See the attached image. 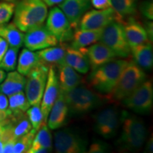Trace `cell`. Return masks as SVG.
Returning <instances> with one entry per match:
<instances>
[{"label": "cell", "instance_id": "obj_1", "mask_svg": "<svg viewBox=\"0 0 153 153\" xmlns=\"http://www.w3.org/2000/svg\"><path fill=\"white\" fill-rule=\"evenodd\" d=\"M16 3L14 23L22 32L41 26L46 20L48 6L43 0H18Z\"/></svg>", "mask_w": 153, "mask_h": 153}, {"label": "cell", "instance_id": "obj_2", "mask_svg": "<svg viewBox=\"0 0 153 153\" xmlns=\"http://www.w3.org/2000/svg\"><path fill=\"white\" fill-rule=\"evenodd\" d=\"M122 131L117 145L120 150L134 151L144 145L147 138V129L142 120L122 111Z\"/></svg>", "mask_w": 153, "mask_h": 153}, {"label": "cell", "instance_id": "obj_3", "mask_svg": "<svg viewBox=\"0 0 153 153\" xmlns=\"http://www.w3.org/2000/svg\"><path fill=\"white\" fill-rule=\"evenodd\" d=\"M128 63L127 60L115 59L105 63L92 70L89 76V85L99 92L108 94L116 86Z\"/></svg>", "mask_w": 153, "mask_h": 153}, {"label": "cell", "instance_id": "obj_4", "mask_svg": "<svg viewBox=\"0 0 153 153\" xmlns=\"http://www.w3.org/2000/svg\"><path fill=\"white\" fill-rule=\"evenodd\" d=\"M146 74L144 70L134 62H128L120 74L113 90L107 94L105 99L112 102L123 101L131 95L145 80Z\"/></svg>", "mask_w": 153, "mask_h": 153}, {"label": "cell", "instance_id": "obj_5", "mask_svg": "<svg viewBox=\"0 0 153 153\" xmlns=\"http://www.w3.org/2000/svg\"><path fill=\"white\" fill-rule=\"evenodd\" d=\"M62 93L70 115L87 114L100 106L103 99L91 89L83 86H77Z\"/></svg>", "mask_w": 153, "mask_h": 153}, {"label": "cell", "instance_id": "obj_6", "mask_svg": "<svg viewBox=\"0 0 153 153\" xmlns=\"http://www.w3.org/2000/svg\"><path fill=\"white\" fill-rule=\"evenodd\" d=\"M101 43L109 48L116 57H127L131 55L129 46L125 36L123 23L114 21L103 28Z\"/></svg>", "mask_w": 153, "mask_h": 153}, {"label": "cell", "instance_id": "obj_7", "mask_svg": "<svg viewBox=\"0 0 153 153\" xmlns=\"http://www.w3.org/2000/svg\"><path fill=\"white\" fill-rule=\"evenodd\" d=\"M48 70V66L41 63L32 69L26 75L25 92L30 106L41 105Z\"/></svg>", "mask_w": 153, "mask_h": 153}, {"label": "cell", "instance_id": "obj_8", "mask_svg": "<svg viewBox=\"0 0 153 153\" xmlns=\"http://www.w3.org/2000/svg\"><path fill=\"white\" fill-rule=\"evenodd\" d=\"M45 27L60 43L71 41L74 29L65 14L58 7H53L50 10Z\"/></svg>", "mask_w": 153, "mask_h": 153}, {"label": "cell", "instance_id": "obj_9", "mask_svg": "<svg viewBox=\"0 0 153 153\" xmlns=\"http://www.w3.org/2000/svg\"><path fill=\"white\" fill-rule=\"evenodd\" d=\"M123 104L137 114H146L152 109L153 87L152 82L145 80L128 97L124 99Z\"/></svg>", "mask_w": 153, "mask_h": 153}, {"label": "cell", "instance_id": "obj_10", "mask_svg": "<svg viewBox=\"0 0 153 153\" xmlns=\"http://www.w3.org/2000/svg\"><path fill=\"white\" fill-rule=\"evenodd\" d=\"M54 146L58 153H82L87 150V141L79 134L64 129L55 133Z\"/></svg>", "mask_w": 153, "mask_h": 153}, {"label": "cell", "instance_id": "obj_11", "mask_svg": "<svg viewBox=\"0 0 153 153\" xmlns=\"http://www.w3.org/2000/svg\"><path fill=\"white\" fill-rule=\"evenodd\" d=\"M114 21L122 22L114 9L88 10L80 19L79 28L85 30L101 29ZM123 23V22H122Z\"/></svg>", "mask_w": 153, "mask_h": 153}, {"label": "cell", "instance_id": "obj_12", "mask_svg": "<svg viewBox=\"0 0 153 153\" xmlns=\"http://www.w3.org/2000/svg\"><path fill=\"white\" fill-rule=\"evenodd\" d=\"M58 41L52 35L45 26H37L28 31L24 35V44L26 48L32 51L47 48L57 45Z\"/></svg>", "mask_w": 153, "mask_h": 153}, {"label": "cell", "instance_id": "obj_13", "mask_svg": "<svg viewBox=\"0 0 153 153\" xmlns=\"http://www.w3.org/2000/svg\"><path fill=\"white\" fill-rule=\"evenodd\" d=\"M60 85L57 72L54 67L50 66L46 85L41 102V109L43 116L44 123H46L49 113L60 93Z\"/></svg>", "mask_w": 153, "mask_h": 153}, {"label": "cell", "instance_id": "obj_14", "mask_svg": "<svg viewBox=\"0 0 153 153\" xmlns=\"http://www.w3.org/2000/svg\"><path fill=\"white\" fill-rule=\"evenodd\" d=\"M79 50L87 56L91 70H94L116 57L111 50L101 42L94 43L90 46L89 45L88 48H82Z\"/></svg>", "mask_w": 153, "mask_h": 153}, {"label": "cell", "instance_id": "obj_15", "mask_svg": "<svg viewBox=\"0 0 153 153\" xmlns=\"http://www.w3.org/2000/svg\"><path fill=\"white\" fill-rule=\"evenodd\" d=\"M58 7L63 11L72 28H77L80 19L90 9V0H63Z\"/></svg>", "mask_w": 153, "mask_h": 153}, {"label": "cell", "instance_id": "obj_16", "mask_svg": "<svg viewBox=\"0 0 153 153\" xmlns=\"http://www.w3.org/2000/svg\"><path fill=\"white\" fill-rule=\"evenodd\" d=\"M123 24L126 41L130 47L150 43V41L144 26L135 20L133 16L129 17L127 22Z\"/></svg>", "mask_w": 153, "mask_h": 153}, {"label": "cell", "instance_id": "obj_17", "mask_svg": "<svg viewBox=\"0 0 153 153\" xmlns=\"http://www.w3.org/2000/svg\"><path fill=\"white\" fill-rule=\"evenodd\" d=\"M69 111L62 91L60 90L57 98L51 108L48 115V127L51 130H56L65 124Z\"/></svg>", "mask_w": 153, "mask_h": 153}, {"label": "cell", "instance_id": "obj_18", "mask_svg": "<svg viewBox=\"0 0 153 153\" xmlns=\"http://www.w3.org/2000/svg\"><path fill=\"white\" fill-rule=\"evenodd\" d=\"M58 68V79L60 89L62 92H66L79 85L81 76L76 72L72 67L68 65L65 62L57 65Z\"/></svg>", "mask_w": 153, "mask_h": 153}, {"label": "cell", "instance_id": "obj_19", "mask_svg": "<svg viewBox=\"0 0 153 153\" xmlns=\"http://www.w3.org/2000/svg\"><path fill=\"white\" fill-rule=\"evenodd\" d=\"M103 28L85 30L76 28L71 40V47L76 49L85 48L97 43L100 40Z\"/></svg>", "mask_w": 153, "mask_h": 153}, {"label": "cell", "instance_id": "obj_20", "mask_svg": "<svg viewBox=\"0 0 153 153\" xmlns=\"http://www.w3.org/2000/svg\"><path fill=\"white\" fill-rule=\"evenodd\" d=\"M133 61L143 70H152L153 65L152 47L150 43H144L131 48Z\"/></svg>", "mask_w": 153, "mask_h": 153}, {"label": "cell", "instance_id": "obj_21", "mask_svg": "<svg viewBox=\"0 0 153 153\" xmlns=\"http://www.w3.org/2000/svg\"><path fill=\"white\" fill-rule=\"evenodd\" d=\"M65 62L79 73L86 74L89 70V63L87 57L79 49L67 46L65 55Z\"/></svg>", "mask_w": 153, "mask_h": 153}, {"label": "cell", "instance_id": "obj_22", "mask_svg": "<svg viewBox=\"0 0 153 153\" xmlns=\"http://www.w3.org/2000/svg\"><path fill=\"white\" fill-rule=\"evenodd\" d=\"M61 46H51L40 50L37 52L40 62L46 65L53 66L65 62L66 45L61 43Z\"/></svg>", "mask_w": 153, "mask_h": 153}, {"label": "cell", "instance_id": "obj_23", "mask_svg": "<svg viewBox=\"0 0 153 153\" xmlns=\"http://www.w3.org/2000/svg\"><path fill=\"white\" fill-rule=\"evenodd\" d=\"M0 85V91L7 96H10L24 90L26 84L24 75L16 71H10Z\"/></svg>", "mask_w": 153, "mask_h": 153}, {"label": "cell", "instance_id": "obj_24", "mask_svg": "<svg viewBox=\"0 0 153 153\" xmlns=\"http://www.w3.org/2000/svg\"><path fill=\"white\" fill-rule=\"evenodd\" d=\"M0 37L4 38L11 47L20 48L24 44V34L14 23L0 25Z\"/></svg>", "mask_w": 153, "mask_h": 153}, {"label": "cell", "instance_id": "obj_25", "mask_svg": "<svg viewBox=\"0 0 153 153\" xmlns=\"http://www.w3.org/2000/svg\"><path fill=\"white\" fill-rule=\"evenodd\" d=\"M42 148L48 149L51 151L53 150L52 135L46 123H43L40 128L36 131L31 146L27 152L36 153L38 149Z\"/></svg>", "mask_w": 153, "mask_h": 153}, {"label": "cell", "instance_id": "obj_26", "mask_svg": "<svg viewBox=\"0 0 153 153\" xmlns=\"http://www.w3.org/2000/svg\"><path fill=\"white\" fill-rule=\"evenodd\" d=\"M41 63L37 53L30 51L28 48H24L19 55L17 72L24 76L27 75L32 69Z\"/></svg>", "mask_w": 153, "mask_h": 153}, {"label": "cell", "instance_id": "obj_27", "mask_svg": "<svg viewBox=\"0 0 153 153\" xmlns=\"http://www.w3.org/2000/svg\"><path fill=\"white\" fill-rule=\"evenodd\" d=\"M112 8L122 22L123 19L136 14L138 0H111Z\"/></svg>", "mask_w": 153, "mask_h": 153}, {"label": "cell", "instance_id": "obj_28", "mask_svg": "<svg viewBox=\"0 0 153 153\" xmlns=\"http://www.w3.org/2000/svg\"><path fill=\"white\" fill-rule=\"evenodd\" d=\"M9 109L12 116H19L24 114L30 107L26 94L23 91L9 96Z\"/></svg>", "mask_w": 153, "mask_h": 153}, {"label": "cell", "instance_id": "obj_29", "mask_svg": "<svg viewBox=\"0 0 153 153\" xmlns=\"http://www.w3.org/2000/svg\"><path fill=\"white\" fill-rule=\"evenodd\" d=\"M19 49L17 48L9 47L0 62V68L4 71L10 72L16 69L17 65V55Z\"/></svg>", "mask_w": 153, "mask_h": 153}, {"label": "cell", "instance_id": "obj_30", "mask_svg": "<svg viewBox=\"0 0 153 153\" xmlns=\"http://www.w3.org/2000/svg\"><path fill=\"white\" fill-rule=\"evenodd\" d=\"M36 131L32 128L30 131L23 136L20 137L16 140L15 143L14 152V153H23L27 152L31 146L32 142H33L34 136Z\"/></svg>", "mask_w": 153, "mask_h": 153}, {"label": "cell", "instance_id": "obj_31", "mask_svg": "<svg viewBox=\"0 0 153 153\" xmlns=\"http://www.w3.org/2000/svg\"><path fill=\"white\" fill-rule=\"evenodd\" d=\"M26 115L32 126V128L37 131L40 128L43 121V116L42 114L41 106L36 105L29 107L26 111Z\"/></svg>", "mask_w": 153, "mask_h": 153}, {"label": "cell", "instance_id": "obj_32", "mask_svg": "<svg viewBox=\"0 0 153 153\" xmlns=\"http://www.w3.org/2000/svg\"><path fill=\"white\" fill-rule=\"evenodd\" d=\"M15 3L8 1L0 2V25L8 23L14 12Z\"/></svg>", "mask_w": 153, "mask_h": 153}, {"label": "cell", "instance_id": "obj_33", "mask_svg": "<svg viewBox=\"0 0 153 153\" xmlns=\"http://www.w3.org/2000/svg\"><path fill=\"white\" fill-rule=\"evenodd\" d=\"M141 14L148 20L153 19V2L152 0H145L140 5Z\"/></svg>", "mask_w": 153, "mask_h": 153}, {"label": "cell", "instance_id": "obj_34", "mask_svg": "<svg viewBox=\"0 0 153 153\" xmlns=\"http://www.w3.org/2000/svg\"><path fill=\"white\" fill-rule=\"evenodd\" d=\"M108 150V145L101 141H97L90 145L88 152L90 153H102L107 152Z\"/></svg>", "mask_w": 153, "mask_h": 153}, {"label": "cell", "instance_id": "obj_35", "mask_svg": "<svg viewBox=\"0 0 153 153\" xmlns=\"http://www.w3.org/2000/svg\"><path fill=\"white\" fill-rule=\"evenodd\" d=\"M91 4L96 9H106L111 8V0H90Z\"/></svg>", "mask_w": 153, "mask_h": 153}, {"label": "cell", "instance_id": "obj_36", "mask_svg": "<svg viewBox=\"0 0 153 153\" xmlns=\"http://www.w3.org/2000/svg\"><path fill=\"white\" fill-rule=\"evenodd\" d=\"M9 48V44L4 38L0 37V62L2 60L4 55Z\"/></svg>", "mask_w": 153, "mask_h": 153}, {"label": "cell", "instance_id": "obj_37", "mask_svg": "<svg viewBox=\"0 0 153 153\" xmlns=\"http://www.w3.org/2000/svg\"><path fill=\"white\" fill-rule=\"evenodd\" d=\"M9 108V100L7 99V95L4 94H0V110L5 111Z\"/></svg>", "mask_w": 153, "mask_h": 153}, {"label": "cell", "instance_id": "obj_38", "mask_svg": "<svg viewBox=\"0 0 153 153\" xmlns=\"http://www.w3.org/2000/svg\"><path fill=\"white\" fill-rule=\"evenodd\" d=\"M16 140H11L4 145L3 153H11L14 152V148Z\"/></svg>", "mask_w": 153, "mask_h": 153}, {"label": "cell", "instance_id": "obj_39", "mask_svg": "<svg viewBox=\"0 0 153 153\" xmlns=\"http://www.w3.org/2000/svg\"><path fill=\"white\" fill-rule=\"evenodd\" d=\"M144 27L145 28V30H146L147 33H148V36L149 38V40H150H150H151V41H152V38H153V24H152V22H150V20L148 21V22H145Z\"/></svg>", "mask_w": 153, "mask_h": 153}, {"label": "cell", "instance_id": "obj_40", "mask_svg": "<svg viewBox=\"0 0 153 153\" xmlns=\"http://www.w3.org/2000/svg\"><path fill=\"white\" fill-rule=\"evenodd\" d=\"M44 3L46 4L48 7H54L55 5H58L62 2L63 0H43Z\"/></svg>", "mask_w": 153, "mask_h": 153}, {"label": "cell", "instance_id": "obj_41", "mask_svg": "<svg viewBox=\"0 0 153 153\" xmlns=\"http://www.w3.org/2000/svg\"><path fill=\"white\" fill-rule=\"evenodd\" d=\"M152 138H150L149 140V141L147 143L146 148H145V151L148 152H152Z\"/></svg>", "mask_w": 153, "mask_h": 153}, {"label": "cell", "instance_id": "obj_42", "mask_svg": "<svg viewBox=\"0 0 153 153\" xmlns=\"http://www.w3.org/2000/svg\"><path fill=\"white\" fill-rule=\"evenodd\" d=\"M6 76H7V74H6L4 70H2L1 68H0V83H1V82L4 80Z\"/></svg>", "mask_w": 153, "mask_h": 153}, {"label": "cell", "instance_id": "obj_43", "mask_svg": "<svg viewBox=\"0 0 153 153\" xmlns=\"http://www.w3.org/2000/svg\"><path fill=\"white\" fill-rule=\"evenodd\" d=\"M4 143L2 141L0 140V153H1L3 152V148H4Z\"/></svg>", "mask_w": 153, "mask_h": 153}, {"label": "cell", "instance_id": "obj_44", "mask_svg": "<svg viewBox=\"0 0 153 153\" xmlns=\"http://www.w3.org/2000/svg\"><path fill=\"white\" fill-rule=\"evenodd\" d=\"M3 130H4V126H3L2 124L0 123V137H1V134H2Z\"/></svg>", "mask_w": 153, "mask_h": 153}, {"label": "cell", "instance_id": "obj_45", "mask_svg": "<svg viewBox=\"0 0 153 153\" xmlns=\"http://www.w3.org/2000/svg\"><path fill=\"white\" fill-rule=\"evenodd\" d=\"M4 1H8V2H12V3H16L18 0H2Z\"/></svg>", "mask_w": 153, "mask_h": 153}, {"label": "cell", "instance_id": "obj_46", "mask_svg": "<svg viewBox=\"0 0 153 153\" xmlns=\"http://www.w3.org/2000/svg\"></svg>", "mask_w": 153, "mask_h": 153}]
</instances>
